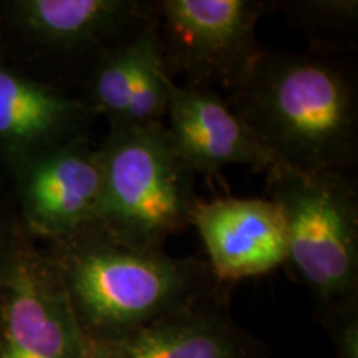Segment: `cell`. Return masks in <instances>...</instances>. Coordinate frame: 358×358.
<instances>
[{"label": "cell", "mask_w": 358, "mask_h": 358, "mask_svg": "<svg viewBox=\"0 0 358 358\" xmlns=\"http://www.w3.org/2000/svg\"><path fill=\"white\" fill-rule=\"evenodd\" d=\"M191 226L203 241L206 262L222 285L271 274L287 261L284 217L268 198L198 199Z\"/></svg>", "instance_id": "obj_9"}, {"label": "cell", "mask_w": 358, "mask_h": 358, "mask_svg": "<svg viewBox=\"0 0 358 358\" xmlns=\"http://www.w3.org/2000/svg\"><path fill=\"white\" fill-rule=\"evenodd\" d=\"M272 0H153L161 64L173 82L227 93L264 52L259 20Z\"/></svg>", "instance_id": "obj_5"}, {"label": "cell", "mask_w": 358, "mask_h": 358, "mask_svg": "<svg viewBox=\"0 0 358 358\" xmlns=\"http://www.w3.org/2000/svg\"><path fill=\"white\" fill-rule=\"evenodd\" d=\"M64 284L17 227L0 271V358H90Z\"/></svg>", "instance_id": "obj_6"}, {"label": "cell", "mask_w": 358, "mask_h": 358, "mask_svg": "<svg viewBox=\"0 0 358 358\" xmlns=\"http://www.w3.org/2000/svg\"><path fill=\"white\" fill-rule=\"evenodd\" d=\"M15 231L17 226H12V224H8L6 219L0 217V271H2L3 261H6L8 249H10Z\"/></svg>", "instance_id": "obj_17"}, {"label": "cell", "mask_w": 358, "mask_h": 358, "mask_svg": "<svg viewBox=\"0 0 358 358\" xmlns=\"http://www.w3.org/2000/svg\"><path fill=\"white\" fill-rule=\"evenodd\" d=\"M27 229L53 241L95 221L101 199L98 143L82 133L13 164Z\"/></svg>", "instance_id": "obj_8"}, {"label": "cell", "mask_w": 358, "mask_h": 358, "mask_svg": "<svg viewBox=\"0 0 358 358\" xmlns=\"http://www.w3.org/2000/svg\"><path fill=\"white\" fill-rule=\"evenodd\" d=\"M226 101L277 164L307 173L357 164V75L340 57L264 48Z\"/></svg>", "instance_id": "obj_2"}, {"label": "cell", "mask_w": 358, "mask_h": 358, "mask_svg": "<svg viewBox=\"0 0 358 358\" xmlns=\"http://www.w3.org/2000/svg\"><path fill=\"white\" fill-rule=\"evenodd\" d=\"M83 334L110 343L227 287L208 262L138 244L92 221L47 250Z\"/></svg>", "instance_id": "obj_1"}, {"label": "cell", "mask_w": 358, "mask_h": 358, "mask_svg": "<svg viewBox=\"0 0 358 358\" xmlns=\"http://www.w3.org/2000/svg\"><path fill=\"white\" fill-rule=\"evenodd\" d=\"M266 343L237 324L229 289L151 322L116 342L92 345L90 358H268Z\"/></svg>", "instance_id": "obj_10"}, {"label": "cell", "mask_w": 358, "mask_h": 358, "mask_svg": "<svg viewBox=\"0 0 358 358\" xmlns=\"http://www.w3.org/2000/svg\"><path fill=\"white\" fill-rule=\"evenodd\" d=\"M153 19L133 38L98 57L78 87L82 92L80 98L87 103L93 115L106 118L108 131L122 128L124 122L133 90L134 70Z\"/></svg>", "instance_id": "obj_13"}, {"label": "cell", "mask_w": 358, "mask_h": 358, "mask_svg": "<svg viewBox=\"0 0 358 358\" xmlns=\"http://www.w3.org/2000/svg\"><path fill=\"white\" fill-rule=\"evenodd\" d=\"M95 118L80 96L0 60V153L12 164L88 133Z\"/></svg>", "instance_id": "obj_12"}, {"label": "cell", "mask_w": 358, "mask_h": 358, "mask_svg": "<svg viewBox=\"0 0 358 358\" xmlns=\"http://www.w3.org/2000/svg\"><path fill=\"white\" fill-rule=\"evenodd\" d=\"M272 6L306 35L307 52L342 57L357 47V0H272Z\"/></svg>", "instance_id": "obj_14"}, {"label": "cell", "mask_w": 358, "mask_h": 358, "mask_svg": "<svg viewBox=\"0 0 358 358\" xmlns=\"http://www.w3.org/2000/svg\"><path fill=\"white\" fill-rule=\"evenodd\" d=\"M267 198L279 206L287 261L317 313L358 295V187L350 171L307 173L274 164Z\"/></svg>", "instance_id": "obj_3"}, {"label": "cell", "mask_w": 358, "mask_h": 358, "mask_svg": "<svg viewBox=\"0 0 358 358\" xmlns=\"http://www.w3.org/2000/svg\"><path fill=\"white\" fill-rule=\"evenodd\" d=\"M169 145L194 174L244 166L267 173L277 161L216 90L169 85L164 120Z\"/></svg>", "instance_id": "obj_11"}, {"label": "cell", "mask_w": 358, "mask_h": 358, "mask_svg": "<svg viewBox=\"0 0 358 358\" xmlns=\"http://www.w3.org/2000/svg\"><path fill=\"white\" fill-rule=\"evenodd\" d=\"M335 348V358H358V295L317 313Z\"/></svg>", "instance_id": "obj_16"}, {"label": "cell", "mask_w": 358, "mask_h": 358, "mask_svg": "<svg viewBox=\"0 0 358 358\" xmlns=\"http://www.w3.org/2000/svg\"><path fill=\"white\" fill-rule=\"evenodd\" d=\"M169 85L171 78L161 64L153 19L134 70L131 96L122 128H148L164 124L169 103Z\"/></svg>", "instance_id": "obj_15"}, {"label": "cell", "mask_w": 358, "mask_h": 358, "mask_svg": "<svg viewBox=\"0 0 358 358\" xmlns=\"http://www.w3.org/2000/svg\"><path fill=\"white\" fill-rule=\"evenodd\" d=\"M153 19V0H19L6 6L10 30L40 53L73 66L80 87L106 50Z\"/></svg>", "instance_id": "obj_7"}, {"label": "cell", "mask_w": 358, "mask_h": 358, "mask_svg": "<svg viewBox=\"0 0 358 358\" xmlns=\"http://www.w3.org/2000/svg\"><path fill=\"white\" fill-rule=\"evenodd\" d=\"M101 199L96 221L138 244L164 245L191 226L196 174L169 145L164 124L122 128L98 143Z\"/></svg>", "instance_id": "obj_4"}]
</instances>
